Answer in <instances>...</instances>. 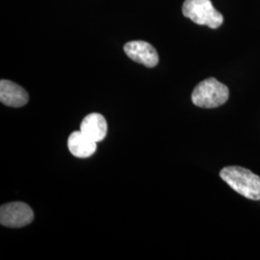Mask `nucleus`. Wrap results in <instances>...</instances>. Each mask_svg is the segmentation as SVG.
Listing matches in <instances>:
<instances>
[{
    "label": "nucleus",
    "instance_id": "39448f33",
    "mask_svg": "<svg viewBox=\"0 0 260 260\" xmlns=\"http://www.w3.org/2000/svg\"><path fill=\"white\" fill-rule=\"evenodd\" d=\"M123 50L131 60L148 68H153L159 62L156 49L145 41L128 42L124 45Z\"/></svg>",
    "mask_w": 260,
    "mask_h": 260
},
{
    "label": "nucleus",
    "instance_id": "f03ea898",
    "mask_svg": "<svg viewBox=\"0 0 260 260\" xmlns=\"http://www.w3.org/2000/svg\"><path fill=\"white\" fill-rule=\"evenodd\" d=\"M191 98L198 107L217 108L228 102L230 90L216 78L209 77L196 86Z\"/></svg>",
    "mask_w": 260,
    "mask_h": 260
},
{
    "label": "nucleus",
    "instance_id": "7ed1b4c3",
    "mask_svg": "<svg viewBox=\"0 0 260 260\" xmlns=\"http://www.w3.org/2000/svg\"><path fill=\"white\" fill-rule=\"evenodd\" d=\"M182 13L185 18L199 25L217 29L223 24V15L214 8L210 0H185Z\"/></svg>",
    "mask_w": 260,
    "mask_h": 260
},
{
    "label": "nucleus",
    "instance_id": "0eeeda50",
    "mask_svg": "<svg viewBox=\"0 0 260 260\" xmlns=\"http://www.w3.org/2000/svg\"><path fill=\"white\" fill-rule=\"evenodd\" d=\"M107 129V121L103 115L99 113L89 114L84 118L80 124V131L96 143L106 137Z\"/></svg>",
    "mask_w": 260,
    "mask_h": 260
},
{
    "label": "nucleus",
    "instance_id": "423d86ee",
    "mask_svg": "<svg viewBox=\"0 0 260 260\" xmlns=\"http://www.w3.org/2000/svg\"><path fill=\"white\" fill-rule=\"evenodd\" d=\"M29 101L27 92L18 84L10 80L0 81V102L10 107L24 106Z\"/></svg>",
    "mask_w": 260,
    "mask_h": 260
},
{
    "label": "nucleus",
    "instance_id": "6e6552de",
    "mask_svg": "<svg viewBox=\"0 0 260 260\" xmlns=\"http://www.w3.org/2000/svg\"><path fill=\"white\" fill-rule=\"evenodd\" d=\"M68 148L75 157H90L96 150V142L89 138L79 130L73 132L70 135L68 139Z\"/></svg>",
    "mask_w": 260,
    "mask_h": 260
},
{
    "label": "nucleus",
    "instance_id": "20e7f679",
    "mask_svg": "<svg viewBox=\"0 0 260 260\" xmlns=\"http://www.w3.org/2000/svg\"><path fill=\"white\" fill-rule=\"evenodd\" d=\"M34 212L29 205L21 202H14L1 205L0 223L8 228H22L32 223Z\"/></svg>",
    "mask_w": 260,
    "mask_h": 260
},
{
    "label": "nucleus",
    "instance_id": "f257e3e1",
    "mask_svg": "<svg viewBox=\"0 0 260 260\" xmlns=\"http://www.w3.org/2000/svg\"><path fill=\"white\" fill-rule=\"evenodd\" d=\"M220 177L238 194L251 201H260V177L250 170L229 166L221 170Z\"/></svg>",
    "mask_w": 260,
    "mask_h": 260
}]
</instances>
